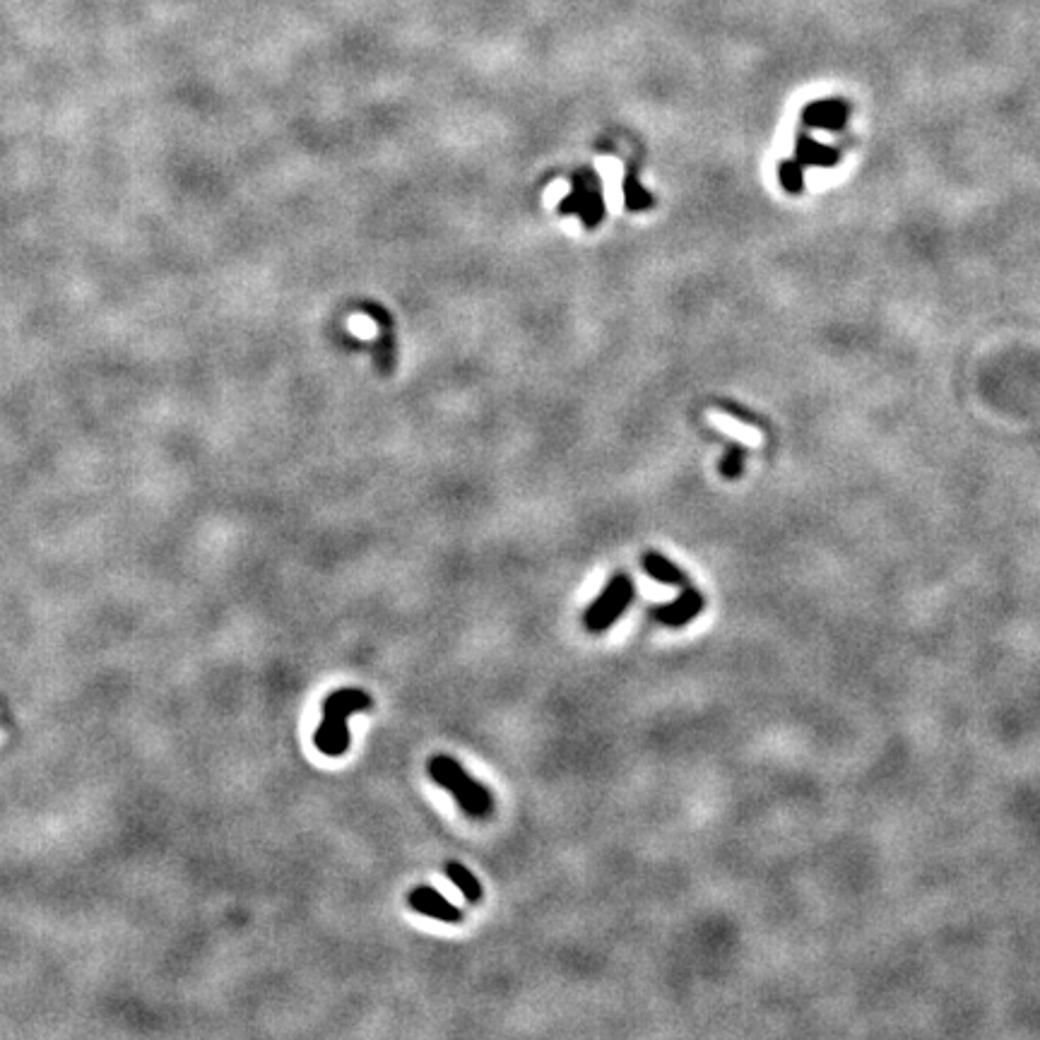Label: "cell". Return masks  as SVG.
I'll use <instances>...</instances> for the list:
<instances>
[{
  "label": "cell",
  "mask_w": 1040,
  "mask_h": 1040,
  "mask_svg": "<svg viewBox=\"0 0 1040 1040\" xmlns=\"http://www.w3.org/2000/svg\"><path fill=\"white\" fill-rule=\"evenodd\" d=\"M374 706L364 689H338L323 701V720L313 742L325 756H342L350 749V718L354 713Z\"/></svg>",
  "instance_id": "cell-1"
},
{
  "label": "cell",
  "mask_w": 1040,
  "mask_h": 1040,
  "mask_svg": "<svg viewBox=\"0 0 1040 1040\" xmlns=\"http://www.w3.org/2000/svg\"><path fill=\"white\" fill-rule=\"evenodd\" d=\"M429 776L436 785L453 795L458 807L468 814L470 819H487L494 809V797L487 790V785L477 783L475 778L465 771L453 756L439 754L429 761Z\"/></svg>",
  "instance_id": "cell-2"
},
{
  "label": "cell",
  "mask_w": 1040,
  "mask_h": 1040,
  "mask_svg": "<svg viewBox=\"0 0 1040 1040\" xmlns=\"http://www.w3.org/2000/svg\"><path fill=\"white\" fill-rule=\"evenodd\" d=\"M636 588L634 581L629 578V573H614L610 583L605 585V590L595 598L593 605L585 612V629L593 631V634H602V631L610 629L612 624H617V619L629 610V605L634 602Z\"/></svg>",
  "instance_id": "cell-3"
},
{
  "label": "cell",
  "mask_w": 1040,
  "mask_h": 1040,
  "mask_svg": "<svg viewBox=\"0 0 1040 1040\" xmlns=\"http://www.w3.org/2000/svg\"><path fill=\"white\" fill-rule=\"evenodd\" d=\"M561 210H564L566 215H578L588 227L598 224L602 220V212H605L600 181L595 179L590 171H583L576 179L573 193L561 203Z\"/></svg>",
  "instance_id": "cell-4"
},
{
  "label": "cell",
  "mask_w": 1040,
  "mask_h": 1040,
  "mask_svg": "<svg viewBox=\"0 0 1040 1040\" xmlns=\"http://www.w3.org/2000/svg\"><path fill=\"white\" fill-rule=\"evenodd\" d=\"M703 607H706V598H703L701 590L691 588V585H684L682 595L675 602H670V605H660V607H653V617L655 622L670 626V629H682V626H687L689 622H694L696 617L703 612Z\"/></svg>",
  "instance_id": "cell-5"
},
{
  "label": "cell",
  "mask_w": 1040,
  "mask_h": 1040,
  "mask_svg": "<svg viewBox=\"0 0 1040 1040\" xmlns=\"http://www.w3.org/2000/svg\"><path fill=\"white\" fill-rule=\"evenodd\" d=\"M407 903L410 908L419 915H427L431 920H441L446 925H458L465 918L463 910L453 906L448 898H443L439 891L431 889V886H415V889L407 894Z\"/></svg>",
  "instance_id": "cell-6"
},
{
  "label": "cell",
  "mask_w": 1040,
  "mask_h": 1040,
  "mask_svg": "<svg viewBox=\"0 0 1040 1040\" xmlns=\"http://www.w3.org/2000/svg\"><path fill=\"white\" fill-rule=\"evenodd\" d=\"M850 118V104L843 99H817L802 109V123L817 130H843Z\"/></svg>",
  "instance_id": "cell-7"
},
{
  "label": "cell",
  "mask_w": 1040,
  "mask_h": 1040,
  "mask_svg": "<svg viewBox=\"0 0 1040 1040\" xmlns=\"http://www.w3.org/2000/svg\"><path fill=\"white\" fill-rule=\"evenodd\" d=\"M795 155L802 167H836L841 162V152L836 147L819 143V140H814L807 133L797 135Z\"/></svg>",
  "instance_id": "cell-8"
},
{
  "label": "cell",
  "mask_w": 1040,
  "mask_h": 1040,
  "mask_svg": "<svg viewBox=\"0 0 1040 1040\" xmlns=\"http://www.w3.org/2000/svg\"><path fill=\"white\" fill-rule=\"evenodd\" d=\"M643 569H646L648 576L658 583L675 585V588H684V585H689L687 573L679 569V566L672 564V561L660 552H648L646 557H643Z\"/></svg>",
  "instance_id": "cell-9"
},
{
  "label": "cell",
  "mask_w": 1040,
  "mask_h": 1040,
  "mask_svg": "<svg viewBox=\"0 0 1040 1040\" xmlns=\"http://www.w3.org/2000/svg\"><path fill=\"white\" fill-rule=\"evenodd\" d=\"M443 870H446L448 879H451V882L458 886L460 894L465 896V901H468V903H480L482 901L484 889H482L480 879H477L475 874H472L468 867L463 865V862L451 860V862H446V867H443Z\"/></svg>",
  "instance_id": "cell-10"
},
{
  "label": "cell",
  "mask_w": 1040,
  "mask_h": 1040,
  "mask_svg": "<svg viewBox=\"0 0 1040 1040\" xmlns=\"http://www.w3.org/2000/svg\"><path fill=\"white\" fill-rule=\"evenodd\" d=\"M778 179L780 186L785 188L790 195H800L805 191V167H802L797 159H785L778 167Z\"/></svg>",
  "instance_id": "cell-11"
},
{
  "label": "cell",
  "mask_w": 1040,
  "mask_h": 1040,
  "mask_svg": "<svg viewBox=\"0 0 1040 1040\" xmlns=\"http://www.w3.org/2000/svg\"><path fill=\"white\" fill-rule=\"evenodd\" d=\"M650 203H653L650 195H646V191H643L634 179H626V205H629L631 210H643L648 208Z\"/></svg>",
  "instance_id": "cell-12"
},
{
  "label": "cell",
  "mask_w": 1040,
  "mask_h": 1040,
  "mask_svg": "<svg viewBox=\"0 0 1040 1040\" xmlns=\"http://www.w3.org/2000/svg\"><path fill=\"white\" fill-rule=\"evenodd\" d=\"M742 468H744V453L740 451V448H732V451L725 455L723 465H720V472H723L725 477H740Z\"/></svg>",
  "instance_id": "cell-13"
}]
</instances>
